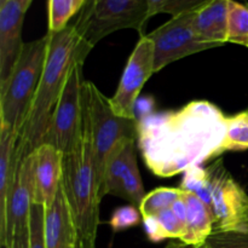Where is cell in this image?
Wrapping results in <instances>:
<instances>
[{"mask_svg": "<svg viewBox=\"0 0 248 248\" xmlns=\"http://www.w3.org/2000/svg\"><path fill=\"white\" fill-rule=\"evenodd\" d=\"M227 116L207 101L178 110L148 113L138 119V147L148 169L170 178L222 156Z\"/></svg>", "mask_w": 248, "mask_h": 248, "instance_id": "6da1fadb", "label": "cell"}, {"mask_svg": "<svg viewBox=\"0 0 248 248\" xmlns=\"http://www.w3.org/2000/svg\"><path fill=\"white\" fill-rule=\"evenodd\" d=\"M48 50L38 90L31 102L23 126L16 156H28L43 144L53 109L61 96L70 68L78 60H86L90 48L82 44L81 36L73 24L57 33H48Z\"/></svg>", "mask_w": 248, "mask_h": 248, "instance_id": "7a4b0ae2", "label": "cell"}, {"mask_svg": "<svg viewBox=\"0 0 248 248\" xmlns=\"http://www.w3.org/2000/svg\"><path fill=\"white\" fill-rule=\"evenodd\" d=\"M63 193L80 239L96 241L99 225L98 174L91 135L82 110V124L74 145L63 154Z\"/></svg>", "mask_w": 248, "mask_h": 248, "instance_id": "3957f363", "label": "cell"}, {"mask_svg": "<svg viewBox=\"0 0 248 248\" xmlns=\"http://www.w3.org/2000/svg\"><path fill=\"white\" fill-rule=\"evenodd\" d=\"M179 188L195 194L207 206L213 232H248V193L230 174L223 159L207 167L186 170Z\"/></svg>", "mask_w": 248, "mask_h": 248, "instance_id": "277c9868", "label": "cell"}, {"mask_svg": "<svg viewBox=\"0 0 248 248\" xmlns=\"http://www.w3.org/2000/svg\"><path fill=\"white\" fill-rule=\"evenodd\" d=\"M48 50V35L24 43L18 61L0 87V126L21 136L38 90Z\"/></svg>", "mask_w": 248, "mask_h": 248, "instance_id": "5b68a950", "label": "cell"}, {"mask_svg": "<svg viewBox=\"0 0 248 248\" xmlns=\"http://www.w3.org/2000/svg\"><path fill=\"white\" fill-rule=\"evenodd\" d=\"M82 110L89 126L96 159L101 199L104 198L103 181L106 160L121 140H137L138 119H127L114 111L110 98H107L92 81L82 84Z\"/></svg>", "mask_w": 248, "mask_h": 248, "instance_id": "8992f818", "label": "cell"}, {"mask_svg": "<svg viewBox=\"0 0 248 248\" xmlns=\"http://www.w3.org/2000/svg\"><path fill=\"white\" fill-rule=\"evenodd\" d=\"M148 0H86L73 23L90 50L111 33L135 29L144 35L149 21Z\"/></svg>", "mask_w": 248, "mask_h": 248, "instance_id": "52a82bcc", "label": "cell"}, {"mask_svg": "<svg viewBox=\"0 0 248 248\" xmlns=\"http://www.w3.org/2000/svg\"><path fill=\"white\" fill-rule=\"evenodd\" d=\"M84 62V60L75 61L70 68L43 140L63 154L74 145L81 128Z\"/></svg>", "mask_w": 248, "mask_h": 248, "instance_id": "ba28073f", "label": "cell"}, {"mask_svg": "<svg viewBox=\"0 0 248 248\" xmlns=\"http://www.w3.org/2000/svg\"><path fill=\"white\" fill-rule=\"evenodd\" d=\"M193 15L194 11H189L172 17L166 23L147 34L154 44L155 73L182 58L216 48L215 45L203 41L196 34Z\"/></svg>", "mask_w": 248, "mask_h": 248, "instance_id": "9c48e42d", "label": "cell"}, {"mask_svg": "<svg viewBox=\"0 0 248 248\" xmlns=\"http://www.w3.org/2000/svg\"><path fill=\"white\" fill-rule=\"evenodd\" d=\"M154 44L147 34L140 36L128 57L116 92L110 98L114 111L127 119H136V103L145 82L155 73Z\"/></svg>", "mask_w": 248, "mask_h": 248, "instance_id": "30bf717a", "label": "cell"}, {"mask_svg": "<svg viewBox=\"0 0 248 248\" xmlns=\"http://www.w3.org/2000/svg\"><path fill=\"white\" fill-rule=\"evenodd\" d=\"M33 0H7L0 6V87L9 80L24 43L22 27Z\"/></svg>", "mask_w": 248, "mask_h": 248, "instance_id": "8fae6325", "label": "cell"}, {"mask_svg": "<svg viewBox=\"0 0 248 248\" xmlns=\"http://www.w3.org/2000/svg\"><path fill=\"white\" fill-rule=\"evenodd\" d=\"M33 205V160H31V155L29 154L21 161L17 159L16 174H15L14 186L10 194L9 210H7L6 237H5V244L2 247L6 248L15 235L28 229Z\"/></svg>", "mask_w": 248, "mask_h": 248, "instance_id": "7c38bea8", "label": "cell"}, {"mask_svg": "<svg viewBox=\"0 0 248 248\" xmlns=\"http://www.w3.org/2000/svg\"><path fill=\"white\" fill-rule=\"evenodd\" d=\"M31 155L33 160L34 205L46 208L53 202L61 186L63 153L43 143Z\"/></svg>", "mask_w": 248, "mask_h": 248, "instance_id": "4fadbf2b", "label": "cell"}, {"mask_svg": "<svg viewBox=\"0 0 248 248\" xmlns=\"http://www.w3.org/2000/svg\"><path fill=\"white\" fill-rule=\"evenodd\" d=\"M79 240L72 211L61 186L53 202L45 208V246L78 248Z\"/></svg>", "mask_w": 248, "mask_h": 248, "instance_id": "5bb4252c", "label": "cell"}, {"mask_svg": "<svg viewBox=\"0 0 248 248\" xmlns=\"http://www.w3.org/2000/svg\"><path fill=\"white\" fill-rule=\"evenodd\" d=\"M19 137L10 128L0 126V244L6 237L9 200L16 174V150Z\"/></svg>", "mask_w": 248, "mask_h": 248, "instance_id": "9a60e30c", "label": "cell"}, {"mask_svg": "<svg viewBox=\"0 0 248 248\" xmlns=\"http://www.w3.org/2000/svg\"><path fill=\"white\" fill-rule=\"evenodd\" d=\"M228 9L229 0H212L194 10L193 26L196 34L216 47L228 43Z\"/></svg>", "mask_w": 248, "mask_h": 248, "instance_id": "2e32d148", "label": "cell"}, {"mask_svg": "<svg viewBox=\"0 0 248 248\" xmlns=\"http://www.w3.org/2000/svg\"><path fill=\"white\" fill-rule=\"evenodd\" d=\"M142 220L145 234L152 242H161L165 239L182 240L186 223V206L183 195L171 208Z\"/></svg>", "mask_w": 248, "mask_h": 248, "instance_id": "e0dca14e", "label": "cell"}, {"mask_svg": "<svg viewBox=\"0 0 248 248\" xmlns=\"http://www.w3.org/2000/svg\"><path fill=\"white\" fill-rule=\"evenodd\" d=\"M183 191V200L186 206V223L182 241L191 245L205 244L213 232L212 216L200 198L190 191Z\"/></svg>", "mask_w": 248, "mask_h": 248, "instance_id": "ac0fdd59", "label": "cell"}, {"mask_svg": "<svg viewBox=\"0 0 248 248\" xmlns=\"http://www.w3.org/2000/svg\"><path fill=\"white\" fill-rule=\"evenodd\" d=\"M85 1L86 0H48V33H57L69 26V21L79 14Z\"/></svg>", "mask_w": 248, "mask_h": 248, "instance_id": "d6986e66", "label": "cell"}, {"mask_svg": "<svg viewBox=\"0 0 248 248\" xmlns=\"http://www.w3.org/2000/svg\"><path fill=\"white\" fill-rule=\"evenodd\" d=\"M183 195L181 188H157L148 193L140 205L143 218L156 216L162 211L171 208Z\"/></svg>", "mask_w": 248, "mask_h": 248, "instance_id": "ffe728a7", "label": "cell"}, {"mask_svg": "<svg viewBox=\"0 0 248 248\" xmlns=\"http://www.w3.org/2000/svg\"><path fill=\"white\" fill-rule=\"evenodd\" d=\"M227 41L244 46L248 44V5L236 0H229Z\"/></svg>", "mask_w": 248, "mask_h": 248, "instance_id": "44dd1931", "label": "cell"}, {"mask_svg": "<svg viewBox=\"0 0 248 248\" xmlns=\"http://www.w3.org/2000/svg\"><path fill=\"white\" fill-rule=\"evenodd\" d=\"M225 152L248 149V110L227 118Z\"/></svg>", "mask_w": 248, "mask_h": 248, "instance_id": "7402d4cb", "label": "cell"}, {"mask_svg": "<svg viewBox=\"0 0 248 248\" xmlns=\"http://www.w3.org/2000/svg\"><path fill=\"white\" fill-rule=\"evenodd\" d=\"M29 248L45 246V207L33 205L29 218Z\"/></svg>", "mask_w": 248, "mask_h": 248, "instance_id": "603a6c76", "label": "cell"}, {"mask_svg": "<svg viewBox=\"0 0 248 248\" xmlns=\"http://www.w3.org/2000/svg\"><path fill=\"white\" fill-rule=\"evenodd\" d=\"M207 248H248V232H213L206 240Z\"/></svg>", "mask_w": 248, "mask_h": 248, "instance_id": "cb8c5ba5", "label": "cell"}, {"mask_svg": "<svg viewBox=\"0 0 248 248\" xmlns=\"http://www.w3.org/2000/svg\"><path fill=\"white\" fill-rule=\"evenodd\" d=\"M140 219H143V217L140 208L135 206H124L114 211L109 224L114 232H118L135 227L140 222Z\"/></svg>", "mask_w": 248, "mask_h": 248, "instance_id": "d4e9b609", "label": "cell"}, {"mask_svg": "<svg viewBox=\"0 0 248 248\" xmlns=\"http://www.w3.org/2000/svg\"><path fill=\"white\" fill-rule=\"evenodd\" d=\"M210 1L212 0H167L161 9V14H169L174 17L184 12L198 10Z\"/></svg>", "mask_w": 248, "mask_h": 248, "instance_id": "484cf974", "label": "cell"}, {"mask_svg": "<svg viewBox=\"0 0 248 248\" xmlns=\"http://www.w3.org/2000/svg\"><path fill=\"white\" fill-rule=\"evenodd\" d=\"M6 248H29V228L15 235Z\"/></svg>", "mask_w": 248, "mask_h": 248, "instance_id": "4316f807", "label": "cell"}, {"mask_svg": "<svg viewBox=\"0 0 248 248\" xmlns=\"http://www.w3.org/2000/svg\"><path fill=\"white\" fill-rule=\"evenodd\" d=\"M167 0H148V6H149V18H152L155 15L161 14V9L164 7L165 2Z\"/></svg>", "mask_w": 248, "mask_h": 248, "instance_id": "83f0119b", "label": "cell"}, {"mask_svg": "<svg viewBox=\"0 0 248 248\" xmlns=\"http://www.w3.org/2000/svg\"><path fill=\"white\" fill-rule=\"evenodd\" d=\"M165 248H207V245L205 244H199V245H191L183 242L182 240H173V241L169 242L165 246Z\"/></svg>", "mask_w": 248, "mask_h": 248, "instance_id": "f1b7e54d", "label": "cell"}, {"mask_svg": "<svg viewBox=\"0 0 248 248\" xmlns=\"http://www.w3.org/2000/svg\"><path fill=\"white\" fill-rule=\"evenodd\" d=\"M78 248H97L96 241H92V240H87V239H80L79 246H78Z\"/></svg>", "mask_w": 248, "mask_h": 248, "instance_id": "f546056e", "label": "cell"}, {"mask_svg": "<svg viewBox=\"0 0 248 248\" xmlns=\"http://www.w3.org/2000/svg\"><path fill=\"white\" fill-rule=\"evenodd\" d=\"M6 1L7 0H0V6H2V5H4Z\"/></svg>", "mask_w": 248, "mask_h": 248, "instance_id": "4dcf8cb0", "label": "cell"}, {"mask_svg": "<svg viewBox=\"0 0 248 248\" xmlns=\"http://www.w3.org/2000/svg\"><path fill=\"white\" fill-rule=\"evenodd\" d=\"M246 47H248V44H247V46H246Z\"/></svg>", "mask_w": 248, "mask_h": 248, "instance_id": "1f68e13d", "label": "cell"}, {"mask_svg": "<svg viewBox=\"0 0 248 248\" xmlns=\"http://www.w3.org/2000/svg\"><path fill=\"white\" fill-rule=\"evenodd\" d=\"M247 110H248V109H247Z\"/></svg>", "mask_w": 248, "mask_h": 248, "instance_id": "d6a6232c", "label": "cell"}]
</instances>
